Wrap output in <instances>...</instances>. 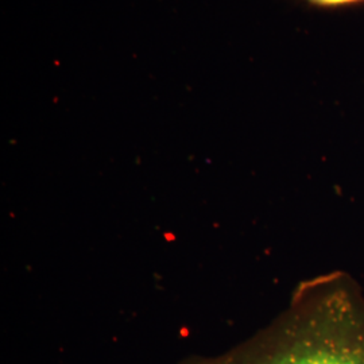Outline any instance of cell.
<instances>
[{
  "instance_id": "obj_1",
  "label": "cell",
  "mask_w": 364,
  "mask_h": 364,
  "mask_svg": "<svg viewBox=\"0 0 364 364\" xmlns=\"http://www.w3.org/2000/svg\"><path fill=\"white\" fill-rule=\"evenodd\" d=\"M178 364H364V293L341 272L304 282L273 323L231 350Z\"/></svg>"
},
{
  "instance_id": "obj_2",
  "label": "cell",
  "mask_w": 364,
  "mask_h": 364,
  "mask_svg": "<svg viewBox=\"0 0 364 364\" xmlns=\"http://www.w3.org/2000/svg\"><path fill=\"white\" fill-rule=\"evenodd\" d=\"M305 1H308L314 7H320V9H340V7L364 3V0H305Z\"/></svg>"
}]
</instances>
